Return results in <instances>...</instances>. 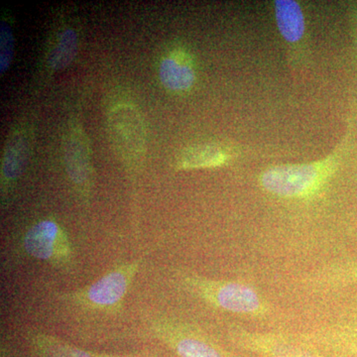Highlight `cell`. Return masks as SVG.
<instances>
[{
    "mask_svg": "<svg viewBox=\"0 0 357 357\" xmlns=\"http://www.w3.org/2000/svg\"><path fill=\"white\" fill-rule=\"evenodd\" d=\"M335 168L333 158L311 164L275 166L262 173L260 185L265 192L276 198L307 199L323 190Z\"/></svg>",
    "mask_w": 357,
    "mask_h": 357,
    "instance_id": "obj_4",
    "label": "cell"
},
{
    "mask_svg": "<svg viewBox=\"0 0 357 357\" xmlns=\"http://www.w3.org/2000/svg\"><path fill=\"white\" fill-rule=\"evenodd\" d=\"M29 138L24 131H17L8 141L1 164V198L6 204L21 175L24 172L29 154Z\"/></svg>",
    "mask_w": 357,
    "mask_h": 357,
    "instance_id": "obj_11",
    "label": "cell"
},
{
    "mask_svg": "<svg viewBox=\"0 0 357 357\" xmlns=\"http://www.w3.org/2000/svg\"><path fill=\"white\" fill-rule=\"evenodd\" d=\"M225 340L237 351L257 357H333L302 342L294 333L260 332L236 324L227 326Z\"/></svg>",
    "mask_w": 357,
    "mask_h": 357,
    "instance_id": "obj_5",
    "label": "cell"
},
{
    "mask_svg": "<svg viewBox=\"0 0 357 357\" xmlns=\"http://www.w3.org/2000/svg\"><path fill=\"white\" fill-rule=\"evenodd\" d=\"M159 75L164 86L173 91H188L196 79L191 61L181 51H174L162 60Z\"/></svg>",
    "mask_w": 357,
    "mask_h": 357,
    "instance_id": "obj_12",
    "label": "cell"
},
{
    "mask_svg": "<svg viewBox=\"0 0 357 357\" xmlns=\"http://www.w3.org/2000/svg\"><path fill=\"white\" fill-rule=\"evenodd\" d=\"M300 340L333 357H357V314L351 318L294 333Z\"/></svg>",
    "mask_w": 357,
    "mask_h": 357,
    "instance_id": "obj_8",
    "label": "cell"
},
{
    "mask_svg": "<svg viewBox=\"0 0 357 357\" xmlns=\"http://www.w3.org/2000/svg\"><path fill=\"white\" fill-rule=\"evenodd\" d=\"M274 6L282 36L290 43H297L305 33V17L300 4L293 0H277Z\"/></svg>",
    "mask_w": 357,
    "mask_h": 357,
    "instance_id": "obj_14",
    "label": "cell"
},
{
    "mask_svg": "<svg viewBox=\"0 0 357 357\" xmlns=\"http://www.w3.org/2000/svg\"><path fill=\"white\" fill-rule=\"evenodd\" d=\"M14 54V36L13 28L2 20L0 22V72L6 73L10 67Z\"/></svg>",
    "mask_w": 357,
    "mask_h": 357,
    "instance_id": "obj_17",
    "label": "cell"
},
{
    "mask_svg": "<svg viewBox=\"0 0 357 357\" xmlns=\"http://www.w3.org/2000/svg\"><path fill=\"white\" fill-rule=\"evenodd\" d=\"M356 23H357V7H356Z\"/></svg>",
    "mask_w": 357,
    "mask_h": 357,
    "instance_id": "obj_19",
    "label": "cell"
},
{
    "mask_svg": "<svg viewBox=\"0 0 357 357\" xmlns=\"http://www.w3.org/2000/svg\"><path fill=\"white\" fill-rule=\"evenodd\" d=\"M28 357H165L157 351H140L130 354H109L82 349L36 328H29L25 333Z\"/></svg>",
    "mask_w": 357,
    "mask_h": 357,
    "instance_id": "obj_9",
    "label": "cell"
},
{
    "mask_svg": "<svg viewBox=\"0 0 357 357\" xmlns=\"http://www.w3.org/2000/svg\"><path fill=\"white\" fill-rule=\"evenodd\" d=\"M149 252L132 261L121 263L84 287L58 294V299L83 312L115 314L122 311L124 300Z\"/></svg>",
    "mask_w": 357,
    "mask_h": 357,
    "instance_id": "obj_3",
    "label": "cell"
},
{
    "mask_svg": "<svg viewBox=\"0 0 357 357\" xmlns=\"http://www.w3.org/2000/svg\"><path fill=\"white\" fill-rule=\"evenodd\" d=\"M64 159L73 185L83 198H89L93 188V165L89 139L82 128H72L66 134Z\"/></svg>",
    "mask_w": 357,
    "mask_h": 357,
    "instance_id": "obj_10",
    "label": "cell"
},
{
    "mask_svg": "<svg viewBox=\"0 0 357 357\" xmlns=\"http://www.w3.org/2000/svg\"><path fill=\"white\" fill-rule=\"evenodd\" d=\"M0 357H16L15 351L6 340H2L1 347H0Z\"/></svg>",
    "mask_w": 357,
    "mask_h": 357,
    "instance_id": "obj_18",
    "label": "cell"
},
{
    "mask_svg": "<svg viewBox=\"0 0 357 357\" xmlns=\"http://www.w3.org/2000/svg\"><path fill=\"white\" fill-rule=\"evenodd\" d=\"M77 50V35L72 28H66L61 32L55 47L52 50L48 63L52 70L64 69L70 64Z\"/></svg>",
    "mask_w": 357,
    "mask_h": 357,
    "instance_id": "obj_16",
    "label": "cell"
},
{
    "mask_svg": "<svg viewBox=\"0 0 357 357\" xmlns=\"http://www.w3.org/2000/svg\"><path fill=\"white\" fill-rule=\"evenodd\" d=\"M307 282L312 287L340 288L357 285V259L328 263L312 272Z\"/></svg>",
    "mask_w": 357,
    "mask_h": 357,
    "instance_id": "obj_13",
    "label": "cell"
},
{
    "mask_svg": "<svg viewBox=\"0 0 357 357\" xmlns=\"http://www.w3.org/2000/svg\"><path fill=\"white\" fill-rule=\"evenodd\" d=\"M144 332L177 357H251L176 314L160 312L147 314Z\"/></svg>",
    "mask_w": 357,
    "mask_h": 357,
    "instance_id": "obj_2",
    "label": "cell"
},
{
    "mask_svg": "<svg viewBox=\"0 0 357 357\" xmlns=\"http://www.w3.org/2000/svg\"><path fill=\"white\" fill-rule=\"evenodd\" d=\"M28 257L47 263L59 271L69 273L76 267L74 246L67 231L52 218H44L28 227L21 239Z\"/></svg>",
    "mask_w": 357,
    "mask_h": 357,
    "instance_id": "obj_6",
    "label": "cell"
},
{
    "mask_svg": "<svg viewBox=\"0 0 357 357\" xmlns=\"http://www.w3.org/2000/svg\"><path fill=\"white\" fill-rule=\"evenodd\" d=\"M229 158L227 151L218 145H199L183 151L176 161V168L178 170L215 168L227 163Z\"/></svg>",
    "mask_w": 357,
    "mask_h": 357,
    "instance_id": "obj_15",
    "label": "cell"
},
{
    "mask_svg": "<svg viewBox=\"0 0 357 357\" xmlns=\"http://www.w3.org/2000/svg\"><path fill=\"white\" fill-rule=\"evenodd\" d=\"M176 277L183 290L217 311L259 321L273 312L267 298L246 282L208 278L188 270H178Z\"/></svg>",
    "mask_w": 357,
    "mask_h": 357,
    "instance_id": "obj_1",
    "label": "cell"
},
{
    "mask_svg": "<svg viewBox=\"0 0 357 357\" xmlns=\"http://www.w3.org/2000/svg\"><path fill=\"white\" fill-rule=\"evenodd\" d=\"M109 130L117 154L133 169L146 147V132L139 112L131 105H117L109 112Z\"/></svg>",
    "mask_w": 357,
    "mask_h": 357,
    "instance_id": "obj_7",
    "label": "cell"
}]
</instances>
